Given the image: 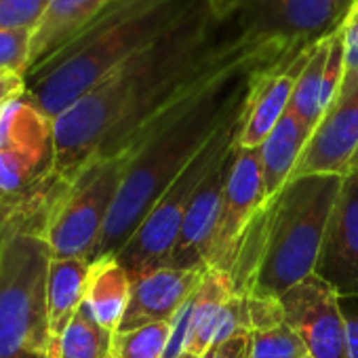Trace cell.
<instances>
[{"label":"cell","instance_id":"6da1fadb","mask_svg":"<svg viewBox=\"0 0 358 358\" xmlns=\"http://www.w3.org/2000/svg\"><path fill=\"white\" fill-rule=\"evenodd\" d=\"M236 34L205 0L162 36L131 55L112 74L53 120L55 175L72 184L95 158L120 154L137 129Z\"/></svg>","mask_w":358,"mask_h":358},{"label":"cell","instance_id":"7a4b0ae2","mask_svg":"<svg viewBox=\"0 0 358 358\" xmlns=\"http://www.w3.org/2000/svg\"><path fill=\"white\" fill-rule=\"evenodd\" d=\"M343 175L291 177L247 230L230 272L234 293L282 297L312 276Z\"/></svg>","mask_w":358,"mask_h":358},{"label":"cell","instance_id":"3957f363","mask_svg":"<svg viewBox=\"0 0 358 358\" xmlns=\"http://www.w3.org/2000/svg\"><path fill=\"white\" fill-rule=\"evenodd\" d=\"M199 3L201 0H112L74 41L26 76V97L55 120Z\"/></svg>","mask_w":358,"mask_h":358},{"label":"cell","instance_id":"277c9868","mask_svg":"<svg viewBox=\"0 0 358 358\" xmlns=\"http://www.w3.org/2000/svg\"><path fill=\"white\" fill-rule=\"evenodd\" d=\"M62 186L0 224V358H49L55 343L47 312L53 251L45 226Z\"/></svg>","mask_w":358,"mask_h":358},{"label":"cell","instance_id":"5b68a950","mask_svg":"<svg viewBox=\"0 0 358 358\" xmlns=\"http://www.w3.org/2000/svg\"><path fill=\"white\" fill-rule=\"evenodd\" d=\"M59 184L53 120L26 95L0 108V224L47 201Z\"/></svg>","mask_w":358,"mask_h":358},{"label":"cell","instance_id":"8992f818","mask_svg":"<svg viewBox=\"0 0 358 358\" xmlns=\"http://www.w3.org/2000/svg\"><path fill=\"white\" fill-rule=\"evenodd\" d=\"M243 112L245 106L236 114H232L220 127V131L199 150V154L177 173V177L164 188V192L145 213L141 224L135 228L131 238L116 253L118 264L127 270L129 276L150 268L169 266V257L179 238V232H182L184 217L199 186L220 160V156L232 150L236 143Z\"/></svg>","mask_w":358,"mask_h":358},{"label":"cell","instance_id":"52a82bcc","mask_svg":"<svg viewBox=\"0 0 358 358\" xmlns=\"http://www.w3.org/2000/svg\"><path fill=\"white\" fill-rule=\"evenodd\" d=\"M124 166V152L95 158L78 173L72 184L62 186L45 226V238L53 257L93 259L116 201Z\"/></svg>","mask_w":358,"mask_h":358},{"label":"cell","instance_id":"ba28073f","mask_svg":"<svg viewBox=\"0 0 358 358\" xmlns=\"http://www.w3.org/2000/svg\"><path fill=\"white\" fill-rule=\"evenodd\" d=\"M354 0H245L228 22L245 41L312 47L333 34Z\"/></svg>","mask_w":358,"mask_h":358},{"label":"cell","instance_id":"9c48e42d","mask_svg":"<svg viewBox=\"0 0 358 358\" xmlns=\"http://www.w3.org/2000/svg\"><path fill=\"white\" fill-rule=\"evenodd\" d=\"M266 203L268 194L264 186L259 148L234 145V158L226 179L220 217L207 257L209 268L222 270L226 274L232 272L238 247Z\"/></svg>","mask_w":358,"mask_h":358},{"label":"cell","instance_id":"30bf717a","mask_svg":"<svg viewBox=\"0 0 358 358\" xmlns=\"http://www.w3.org/2000/svg\"><path fill=\"white\" fill-rule=\"evenodd\" d=\"M285 322L303 339L310 358H350L341 297L316 274L280 297Z\"/></svg>","mask_w":358,"mask_h":358},{"label":"cell","instance_id":"8fae6325","mask_svg":"<svg viewBox=\"0 0 358 358\" xmlns=\"http://www.w3.org/2000/svg\"><path fill=\"white\" fill-rule=\"evenodd\" d=\"M314 274L339 297H358V171L341 179Z\"/></svg>","mask_w":358,"mask_h":358},{"label":"cell","instance_id":"7c38bea8","mask_svg":"<svg viewBox=\"0 0 358 358\" xmlns=\"http://www.w3.org/2000/svg\"><path fill=\"white\" fill-rule=\"evenodd\" d=\"M310 47L293 51L282 62L259 70L251 83L245 103L236 148H259L287 114L295 83L308 59Z\"/></svg>","mask_w":358,"mask_h":358},{"label":"cell","instance_id":"4fadbf2b","mask_svg":"<svg viewBox=\"0 0 358 358\" xmlns=\"http://www.w3.org/2000/svg\"><path fill=\"white\" fill-rule=\"evenodd\" d=\"M207 270L209 268L182 270L173 266H158L129 276V306L116 333L145 327L152 322H171L199 289Z\"/></svg>","mask_w":358,"mask_h":358},{"label":"cell","instance_id":"5bb4252c","mask_svg":"<svg viewBox=\"0 0 358 358\" xmlns=\"http://www.w3.org/2000/svg\"><path fill=\"white\" fill-rule=\"evenodd\" d=\"M358 152V87L335 97L308 139L293 177L345 175Z\"/></svg>","mask_w":358,"mask_h":358},{"label":"cell","instance_id":"9a60e30c","mask_svg":"<svg viewBox=\"0 0 358 358\" xmlns=\"http://www.w3.org/2000/svg\"><path fill=\"white\" fill-rule=\"evenodd\" d=\"M232 158H234V148L220 156V160L213 164L209 175L199 186V190L188 207V213L184 217L182 232H179V238L169 257V266L182 268V270L209 268L207 257H209V249L213 243L220 207H222V196H224Z\"/></svg>","mask_w":358,"mask_h":358},{"label":"cell","instance_id":"2e32d148","mask_svg":"<svg viewBox=\"0 0 358 358\" xmlns=\"http://www.w3.org/2000/svg\"><path fill=\"white\" fill-rule=\"evenodd\" d=\"M234 293L230 274L209 268L199 289L171 320V337L164 358H179L184 352L201 358L211 345L220 312Z\"/></svg>","mask_w":358,"mask_h":358},{"label":"cell","instance_id":"e0dca14e","mask_svg":"<svg viewBox=\"0 0 358 358\" xmlns=\"http://www.w3.org/2000/svg\"><path fill=\"white\" fill-rule=\"evenodd\" d=\"M343 80V36L341 26L310 47L308 59L293 89L289 110L314 133L322 114L335 101Z\"/></svg>","mask_w":358,"mask_h":358},{"label":"cell","instance_id":"ac0fdd59","mask_svg":"<svg viewBox=\"0 0 358 358\" xmlns=\"http://www.w3.org/2000/svg\"><path fill=\"white\" fill-rule=\"evenodd\" d=\"M110 3L112 0H51L41 22L32 30L28 74H32L53 55H57Z\"/></svg>","mask_w":358,"mask_h":358},{"label":"cell","instance_id":"d6986e66","mask_svg":"<svg viewBox=\"0 0 358 358\" xmlns=\"http://www.w3.org/2000/svg\"><path fill=\"white\" fill-rule=\"evenodd\" d=\"M91 259L53 257L47 280V312L53 339H59L87 299Z\"/></svg>","mask_w":358,"mask_h":358},{"label":"cell","instance_id":"ffe728a7","mask_svg":"<svg viewBox=\"0 0 358 358\" xmlns=\"http://www.w3.org/2000/svg\"><path fill=\"white\" fill-rule=\"evenodd\" d=\"M312 137V131L291 112L280 118L274 131L259 145L262 171L268 201L276 196L295 173V166L301 158V152Z\"/></svg>","mask_w":358,"mask_h":358},{"label":"cell","instance_id":"44dd1931","mask_svg":"<svg viewBox=\"0 0 358 358\" xmlns=\"http://www.w3.org/2000/svg\"><path fill=\"white\" fill-rule=\"evenodd\" d=\"M129 293L131 278L116 257L110 255L91 262V278L85 303L103 329L112 333L118 331L129 306Z\"/></svg>","mask_w":358,"mask_h":358},{"label":"cell","instance_id":"7402d4cb","mask_svg":"<svg viewBox=\"0 0 358 358\" xmlns=\"http://www.w3.org/2000/svg\"><path fill=\"white\" fill-rule=\"evenodd\" d=\"M112 343L114 333L103 329L83 303L59 337V358H110Z\"/></svg>","mask_w":358,"mask_h":358},{"label":"cell","instance_id":"603a6c76","mask_svg":"<svg viewBox=\"0 0 358 358\" xmlns=\"http://www.w3.org/2000/svg\"><path fill=\"white\" fill-rule=\"evenodd\" d=\"M171 322H152L131 331L114 333V358H164Z\"/></svg>","mask_w":358,"mask_h":358},{"label":"cell","instance_id":"cb8c5ba5","mask_svg":"<svg viewBox=\"0 0 358 358\" xmlns=\"http://www.w3.org/2000/svg\"><path fill=\"white\" fill-rule=\"evenodd\" d=\"M303 339L287 324H278L268 331H251L247 358H308Z\"/></svg>","mask_w":358,"mask_h":358},{"label":"cell","instance_id":"d4e9b609","mask_svg":"<svg viewBox=\"0 0 358 358\" xmlns=\"http://www.w3.org/2000/svg\"><path fill=\"white\" fill-rule=\"evenodd\" d=\"M32 30H3L0 32V74H28Z\"/></svg>","mask_w":358,"mask_h":358},{"label":"cell","instance_id":"484cf974","mask_svg":"<svg viewBox=\"0 0 358 358\" xmlns=\"http://www.w3.org/2000/svg\"><path fill=\"white\" fill-rule=\"evenodd\" d=\"M51 0H0V32L34 30Z\"/></svg>","mask_w":358,"mask_h":358},{"label":"cell","instance_id":"4316f807","mask_svg":"<svg viewBox=\"0 0 358 358\" xmlns=\"http://www.w3.org/2000/svg\"><path fill=\"white\" fill-rule=\"evenodd\" d=\"M341 36H343V80L337 95L358 87V0L352 3L341 24Z\"/></svg>","mask_w":358,"mask_h":358},{"label":"cell","instance_id":"83f0119b","mask_svg":"<svg viewBox=\"0 0 358 358\" xmlns=\"http://www.w3.org/2000/svg\"><path fill=\"white\" fill-rule=\"evenodd\" d=\"M251 331H268L285 322V310L278 297L247 295Z\"/></svg>","mask_w":358,"mask_h":358},{"label":"cell","instance_id":"f1b7e54d","mask_svg":"<svg viewBox=\"0 0 358 358\" xmlns=\"http://www.w3.org/2000/svg\"><path fill=\"white\" fill-rule=\"evenodd\" d=\"M247 345H249V335H238L220 345L209 348L201 358H247Z\"/></svg>","mask_w":358,"mask_h":358},{"label":"cell","instance_id":"f546056e","mask_svg":"<svg viewBox=\"0 0 358 358\" xmlns=\"http://www.w3.org/2000/svg\"><path fill=\"white\" fill-rule=\"evenodd\" d=\"M22 95H26V76L11 72L0 74V108Z\"/></svg>","mask_w":358,"mask_h":358},{"label":"cell","instance_id":"4dcf8cb0","mask_svg":"<svg viewBox=\"0 0 358 358\" xmlns=\"http://www.w3.org/2000/svg\"><path fill=\"white\" fill-rule=\"evenodd\" d=\"M207 7L211 9V13L217 17V20H228L234 15V11L245 3V0H205Z\"/></svg>","mask_w":358,"mask_h":358},{"label":"cell","instance_id":"1f68e13d","mask_svg":"<svg viewBox=\"0 0 358 358\" xmlns=\"http://www.w3.org/2000/svg\"><path fill=\"white\" fill-rule=\"evenodd\" d=\"M345 329H348V350H350V358H358V312L345 314Z\"/></svg>","mask_w":358,"mask_h":358},{"label":"cell","instance_id":"d6a6232c","mask_svg":"<svg viewBox=\"0 0 358 358\" xmlns=\"http://www.w3.org/2000/svg\"><path fill=\"white\" fill-rule=\"evenodd\" d=\"M348 171H358V152L354 154V158H352V162H350V169Z\"/></svg>","mask_w":358,"mask_h":358},{"label":"cell","instance_id":"836d02e7","mask_svg":"<svg viewBox=\"0 0 358 358\" xmlns=\"http://www.w3.org/2000/svg\"><path fill=\"white\" fill-rule=\"evenodd\" d=\"M179 358H196V356H192V354H188V352H184L182 356H179Z\"/></svg>","mask_w":358,"mask_h":358},{"label":"cell","instance_id":"e575fe53","mask_svg":"<svg viewBox=\"0 0 358 358\" xmlns=\"http://www.w3.org/2000/svg\"><path fill=\"white\" fill-rule=\"evenodd\" d=\"M110 358H114V356H110Z\"/></svg>","mask_w":358,"mask_h":358},{"label":"cell","instance_id":"d590c367","mask_svg":"<svg viewBox=\"0 0 358 358\" xmlns=\"http://www.w3.org/2000/svg\"><path fill=\"white\" fill-rule=\"evenodd\" d=\"M308 358H310V356H308Z\"/></svg>","mask_w":358,"mask_h":358}]
</instances>
